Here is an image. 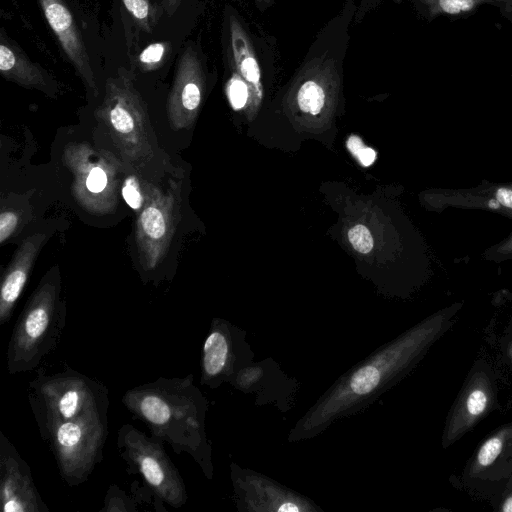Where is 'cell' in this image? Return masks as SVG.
I'll return each instance as SVG.
<instances>
[{
    "label": "cell",
    "instance_id": "obj_1",
    "mask_svg": "<svg viewBox=\"0 0 512 512\" xmlns=\"http://www.w3.org/2000/svg\"><path fill=\"white\" fill-rule=\"evenodd\" d=\"M122 403L146 424L152 436L168 443L177 454H189L206 470L205 399L193 375L159 377L135 386L124 393Z\"/></svg>",
    "mask_w": 512,
    "mask_h": 512
},
{
    "label": "cell",
    "instance_id": "obj_2",
    "mask_svg": "<svg viewBox=\"0 0 512 512\" xmlns=\"http://www.w3.org/2000/svg\"><path fill=\"white\" fill-rule=\"evenodd\" d=\"M58 275L43 279L29 297L11 333L6 352L10 375L32 371L57 346L65 326Z\"/></svg>",
    "mask_w": 512,
    "mask_h": 512
},
{
    "label": "cell",
    "instance_id": "obj_3",
    "mask_svg": "<svg viewBox=\"0 0 512 512\" xmlns=\"http://www.w3.org/2000/svg\"><path fill=\"white\" fill-rule=\"evenodd\" d=\"M96 116L131 168H141L152 159L153 134L146 105L126 70L107 79Z\"/></svg>",
    "mask_w": 512,
    "mask_h": 512
},
{
    "label": "cell",
    "instance_id": "obj_4",
    "mask_svg": "<svg viewBox=\"0 0 512 512\" xmlns=\"http://www.w3.org/2000/svg\"><path fill=\"white\" fill-rule=\"evenodd\" d=\"M28 401L38 428L53 421L107 417L106 386L70 368L55 374H38L30 382Z\"/></svg>",
    "mask_w": 512,
    "mask_h": 512
},
{
    "label": "cell",
    "instance_id": "obj_5",
    "mask_svg": "<svg viewBox=\"0 0 512 512\" xmlns=\"http://www.w3.org/2000/svg\"><path fill=\"white\" fill-rule=\"evenodd\" d=\"M38 429L54 455L62 479L69 486L87 481L103 459L107 417L53 421Z\"/></svg>",
    "mask_w": 512,
    "mask_h": 512
},
{
    "label": "cell",
    "instance_id": "obj_6",
    "mask_svg": "<svg viewBox=\"0 0 512 512\" xmlns=\"http://www.w3.org/2000/svg\"><path fill=\"white\" fill-rule=\"evenodd\" d=\"M117 448L129 472L141 475L161 501L173 508L186 504L184 480L167 455L162 440L149 437L132 424H124L117 432Z\"/></svg>",
    "mask_w": 512,
    "mask_h": 512
},
{
    "label": "cell",
    "instance_id": "obj_7",
    "mask_svg": "<svg viewBox=\"0 0 512 512\" xmlns=\"http://www.w3.org/2000/svg\"><path fill=\"white\" fill-rule=\"evenodd\" d=\"M63 161L73 176L72 194L81 207L97 215L115 209L120 165L113 155L87 143H71Z\"/></svg>",
    "mask_w": 512,
    "mask_h": 512
},
{
    "label": "cell",
    "instance_id": "obj_8",
    "mask_svg": "<svg viewBox=\"0 0 512 512\" xmlns=\"http://www.w3.org/2000/svg\"><path fill=\"white\" fill-rule=\"evenodd\" d=\"M180 217V187L170 181L163 188L149 184L148 198L138 213L135 242L138 258L146 271L156 269L167 254Z\"/></svg>",
    "mask_w": 512,
    "mask_h": 512
},
{
    "label": "cell",
    "instance_id": "obj_9",
    "mask_svg": "<svg viewBox=\"0 0 512 512\" xmlns=\"http://www.w3.org/2000/svg\"><path fill=\"white\" fill-rule=\"evenodd\" d=\"M0 504L3 512H49L30 466L0 432Z\"/></svg>",
    "mask_w": 512,
    "mask_h": 512
},
{
    "label": "cell",
    "instance_id": "obj_10",
    "mask_svg": "<svg viewBox=\"0 0 512 512\" xmlns=\"http://www.w3.org/2000/svg\"><path fill=\"white\" fill-rule=\"evenodd\" d=\"M204 90V73L197 51L188 46L179 58L167 99V117L175 131L191 127L198 115Z\"/></svg>",
    "mask_w": 512,
    "mask_h": 512
},
{
    "label": "cell",
    "instance_id": "obj_11",
    "mask_svg": "<svg viewBox=\"0 0 512 512\" xmlns=\"http://www.w3.org/2000/svg\"><path fill=\"white\" fill-rule=\"evenodd\" d=\"M43 14L63 51L87 89L98 94L89 54L74 17L64 0H38Z\"/></svg>",
    "mask_w": 512,
    "mask_h": 512
},
{
    "label": "cell",
    "instance_id": "obj_12",
    "mask_svg": "<svg viewBox=\"0 0 512 512\" xmlns=\"http://www.w3.org/2000/svg\"><path fill=\"white\" fill-rule=\"evenodd\" d=\"M45 239V234L35 233L27 237L15 251L1 282L0 325L10 320Z\"/></svg>",
    "mask_w": 512,
    "mask_h": 512
},
{
    "label": "cell",
    "instance_id": "obj_13",
    "mask_svg": "<svg viewBox=\"0 0 512 512\" xmlns=\"http://www.w3.org/2000/svg\"><path fill=\"white\" fill-rule=\"evenodd\" d=\"M0 73L6 80L22 87L39 90L51 97L57 94V84L50 74L33 63L4 32L0 36Z\"/></svg>",
    "mask_w": 512,
    "mask_h": 512
},
{
    "label": "cell",
    "instance_id": "obj_14",
    "mask_svg": "<svg viewBox=\"0 0 512 512\" xmlns=\"http://www.w3.org/2000/svg\"><path fill=\"white\" fill-rule=\"evenodd\" d=\"M230 46L233 67L254 93L255 99L261 97L262 83L259 67L253 46L240 22L230 17Z\"/></svg>",
    "mask_w": 512,
    "mask_h": 512
},
{
    "label": "cell",
    "instance_id": "obj_15",
    "mask_svg": "<svg viewBox=\"0 0 512 512\" xmlns=\"http://www.w3.org/2000/svg\"><path fill=\"white\" fill-rule=\"evenodd\" d=\"M229 344L224 333L213 329L207 336L202 352V381L208 382L220 376L226 367Z\"/></svg>",
    "mask_w": 512,
    "mask_h": 512
},
{
    "label": "cell",
    "instance_id": "obj_16",
    "mask_svg": "<svg viewBox=\"0 0 512 512\" xmlns=\"http://www.w3.org/2000/svg\"><path fill=\"white\" fill-rule=\"evenodd\" d=\"M427 14L434 18L439 15L461 16L468 14L483 4H493V0H418Z\"/></svg>",
    "mask_w": 512,
    "mask_h": 512
},
{
    "label": "cell",
    "instance_id": "obj_17",
    "mask_svg": "<svg viewBox=\"0 0 512 512\" xmlns=\"http://www.w3.org/2000/svg\"><path fill=\"white\" fill-rule=\"evenodd\" d=\"M149 184L150 182L142 180L136 173L127 174L122 181L121 196L126 204L137 213L147 202Z\"/></svg>",
    "mask_w": 512,
    "mask_h": 512
},
{
    "label": "cell",
    "instance_id": "obj_18",
    "mask_svg": "<svg viewBox=\"0 0 512 512\" xmlns=\"http://www.w3.org/2000/svg\"><path fill=\"white\" fill-rule=\"evenodd\" d=\"M136 24L150 33L159 18L158 9L150 0H121Z\"/></svg>",
    "mask_w": 512,
    "mask_h": 512
},
{
    "label": "cell",
    "instance_id": "obj_19",
    "mask_svg": "<svg viewBox=\"0 0 512 512\" xmlns=\"http://www.w3.org/2000/svg\"><path fill=\"white\" fill-rule=\"evenodd\" d=\"M171 52V43L168 41L155 42L146 46L138 56L142 71H153L161 67Z\"/></svg>",
    "mask_w": 512,
    "mask_h": 512
},
{
    "label": "cell",
    "instance_id": "obj_20",
    "mask_svg": "<svg viewBox=\"0 0 512 512\" xmlns=\"http://www.w3.org/2000/svg\"><path fill=\"white\" fill-rule=\"evenodd\" d=\"M380 381V373L374 366H365L355 372L350 381L351 389L364 395L371 392Z\"/></svg>",
    "mask_w": 512,
    "mask_h": 512
},
{
    "label": "cell",
    "instance_id": "obj_21",
    "mask_svg": "<svg viewBox=\"0 0 512 512\" xmlns=\"http://www.w3.org/2000/svg\"><path fill=\"white\" fill-rule=\"evenodd\" d=\"M227 94L231 105L235 110L243 108L252 94L254 93L249 85L236 72L232 75L227 83Z\"/></svg>",
    "mask_w": 512,
    "mask_h": 512
},
{
    "label": "cell",
    "instance_id": "obj_22",
    "mask_svg": "<svg viewBox=\"0 0 512 512\" xmlns=\"http://www.w3.org/2000/svg\"><path fill=\"white\" fill-rule=\"evenodd\" d=\"M101 511H135V507L125 493L116 486H111L106 494Z\"/></svg>",
    "mask_w": 512,
    "mask_h": 512
},
{
    "label": "cell",
    "instance_id": "obj_23",
    "mask_svg": "<svg viewBox=\"0 0 512 512\" xmlns=\"http://www.w3.org/2000/svg\"><path fill=\"white\" fill-rule=\"evenodd\" d=\"M348 239L353 248L360 253H369L373 248V238L364 225H356L348 232Z\"/></svg>",
    "mask_w": 512,
    "mask_h": 512
},
{
    "label": "cell",
    "instance_id": "obj_24",
    "mask_svg": "<svg viewBox=\"0 0 512 512\" xmlns=\"http://www.w3.org/2000/svg\"><path fill=\"white\" fill-rule=\"evenodd\" d=\"M19 214L12 209H2L0 213V243L4 244L19 225Z\"/></svg>",
    "mask_w": 512,
    "mask_h": 512
},
{
    "label": "cell",
    "instance_id": "obj_25",
    "mask_svg": "<svg viewBox=\"0 0 512 512\" xmlns=\"http://www.w3.org/2000/svg\"><path fill=\"white\" fill-rule=\"evenodd\" d=\"M502 441L499 438H491L486 441L478 453V461L483 466L490 465L502 450Z\"/></svg>",
    "mask_w": 512,
    "mask_h": 512
},
{
    "label": "cell",
    "instance_id": "obj_26",
    "mask_svg": "<svg viewBox=\"0 0 512 512\" xmlns=\"http://www.w3.org/2000/svg\"><path fill=\"white\" fill-rule=\"evenodd\" d=\"M347 145L364 166H369L376 158L375 151L364 146L358 137H351Z\"/></svg>",
    "mask_w": 512,
    "mask_h": 512
},
{
    "label": "cell",
    "instance_id": "obj_27",
    "mask_svg": "<svg viewBox=\"0 0 512 512\" xmlns=\"http://www.w3.org/2000/svg\"><path fill=\"white\" fill-rule=\"evenodd\" d=\"M467 410L471 415H480L486 408L487 396L481 390H475L467 398Z\"/></svg>",
    "mask_w": 512,
    "mask_h": 512
},
{
    "label": "cell",
    "instance_id": "obj_28",
    "mask_svg": "<svg viewBox=\"0 0 512 512\" xmlns=\"http://www.w3.org/2000/svg\"><path fill=\"white\" fill-rule=\"evenodd\" d=\"M495 199L501 206L512 210V188H499L495 192Z\"/></svg>",
    "mask_w": 512,
    "mask_h": 512
},
{
    "label": "cell",
    "instance_id": "obj_29",
    "mask_svg": "<svg viewBox=\"0 0 512 512\" xmlns=\"http://www.w3.org/2000/svg\"><path fill=\"white\" fill-rule=\"evenodd\" d=\"M493 3L500 8L502 15L512 23V0H493Z\"/></svg>",
    "mask_w": 512,
    "mask_h": 512
},
{
    "label": "cell",
    "instance_id": "obj_30",
    "mask_svg": "<svg viewBox=\"0 0 512 512\" xmlns=\"http://www.w3.org/2000/svg\"><path fill=\"white\" fill-rule=\"evenodd\" d=\"M181 2L182 0H162V8L168 16H172L180 6Z\"/></svg>",
    "mask_w": 512,
    "mask_h": 512
},
{
    "label": "cell",
    "instance_id": "obj_31",
    "mask_svg": "<svg viewBox=\"0 0 512 512\" xmlns=\"http://www.w3.org/2000/svg\"><path fill=\"white\" fill-rule=\"evenodd\" d=\"M279 512H297L299 507L294 503H284L278 508Z\"/></svg>",
    "mask_w": 512,
    "mask_h": 512
},
{
    "label": "cell",
    "instance_id": "obj_32",
    "mask_svg": "<svg viewBox=\"0 0 512 512\" xmlns=\"http://www.w3.org/2000/svg\"><path fill=\"white\" fill-rule=\"evenodd\" d=\"M502 510L505 512H512V496L509 497L503 504Z\"/></svg>",
    "mask_w": 512,
    "mask_h": 512
},
{
    "label": "cell",
    "instance_id": "obj_33",
    "mask_svg": "<svg viewBox=\"0 0 512 512\" xmlns=\"http://www.w3.org/2000/svg\"><path fill=\"white\" fill-rule=\"evenodd\" d=\"M259 5H268L272 0H256Z\"/></svg>",
    "mask_w": 512,
    "mask_h": 512
}]
</instances>
